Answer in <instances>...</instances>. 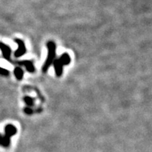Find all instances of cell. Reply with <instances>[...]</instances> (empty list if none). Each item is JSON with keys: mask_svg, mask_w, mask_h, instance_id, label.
<instances>
[{"mask_svg": "<svg viewBox=\"0 0 152 152\" xmlns=\"http://www.w3.org/2000/svg\"><path fill=\"white\" fill-rule=\"evenodd\" d=\"M23 100L25 102V103L27 104V106L28 107H30V106H34V99L30 96H28V95H26L23 97Z\"/></svg>", "mask_w": 152, "mask_h": 152, "instance_id": "cell-9", "label": "cell"}, {"mask_svg": "<svg viewBox=\"0 0 152 152\" xmlns=\"http://www.w3.org/2000/svg\"><path fill=\"white\" fill-rule=\"evenodd\" d=\"M24 113H25L26 114H27V115H32L33 113H34V110H33L32 108L27 106V107L24 108Z\"/></svg>", "mask_w": 152, "mask_h": 152, "instance_id": "cell-11", "label": "cell"}, {"mask_svg": "<svg viewBox=\"0 0 152 152\" xmlns=\"http://www.w3.org/2000/svg\"><path fill=\"white\" fill-rule=\"evenodd\" d=\"M59 60L63 66L68 65L71 63V57H70L69 54L67 53H65L61 55V57H59Z\"/></svg>", "mask_w": 152, "mask_h": 152, "instance_id": "cell-7", "label": "cell"}, {"mask_svg": "<svg viewBox=\"0 0 152 152\" xmlns=\"http://www.w3.org/2000/svg\"><path fill=\"white\" fill-rule=\"evenodd\" d=\"M13 73H14V75H15L17 80L20 81L23 78L24 73H23V70L20 67H16L13 71Z\"/></svg>", "mask_w": 152, "mask_h": 152, "instance_id": "cell-8", "label": "cell"}, {"mask_svg": "<svg viewBox=\"0 0 152 152\" xmlns=\"http://www.w3.org/2000/svg\"><path fill=\"white\" fill-rule=\"evenodd\" d=\"M17 129L16 127L13 124H8L5 127V135L3 136L5 141H6L8 144L10 145V139L11 137L14 136L16 133Z\"/></svg>", "mask_w": 152, "mask_h": 152, "instance_id": "cell-2", "label": "cell"}, {"mask_svg": "<svg viewBox=\"0 0 152 152\" xmlns=\"http://www.w3.org/2000/svg\"><path fill=\"white\" fill-rule=\"evenodd\" d=\"M0 50L2 51V56L5 59L7 60L8 61L12 62V59H11V48L8 45L6 44H3L2 42H0Z\"/></svg>", "mask_w": 152, "mask_h": 152, "instance_id": "cell-4", "label": "cell"}, {"mask_svg": "<svg viewBox=\"0 0 152 152\" xmlns=\"http://www.w3.org/2000/svg\"><path fill=\"white\" fill-rule=\"evenodd\" d=\"M14 41L18 44V49L14 52V57H20L23 55H24L27 52L25 44L23 42V40H20L19 38H15Z\"/></svg>", "mask_w": 152, "mask_h": 152, "instance_id": "cell-3", "label": "cell"}, {"mask_svg": "<svg viewBox=\"0 0 152 152\" xmlns=\"http://www.w3.org/2000/svg\"><path fill=\"white\" fill-rule=\"evenodd\" d=\"M17 64L19 65L24 66L27 69V71L30 73H34L35 72V68H34V64L33 62L30 61H28V60H23V61H17Z\"/></svg>", "mask_w": 152, "mask_h": 152, "instance_id": "cell-5", "label": "cell"}, {"mask_svg": "<svg viewBox=\"0 0 152 152\" xmlns=\"http://www.w3.org/2000/svg\"><path fill=\"white\" fill-rule=\"evenodd\" d=\"M47 47L48 50V54H47L46 61L43 65L42 70L44 73H46L47 72V70L53 63L54 60L56 58V44H55V43L50 40L47 43Z\"/></svg>", "mask_w": 152, "mask_h": 152, "instance_id": "cell-1", "label": "cell"}, {"mask_svg": "<svg viewBox=\"0 0 152 152\" xmlns=\"http://www.w3.org/2000/svg\"><path fill=\"white\" fill-rule=\"evenodd\" d=\"M53 65L54 67L55 73H56V75L57 77H61L62 73H63V67L62 64L61 63L59 58H55L53 61Z\"/></svg>", "mask_w": 152, "mask_h": 152, "instance_id": "cell-6", "label": "cell"}, {"mask_svg": "<svg viewBox=\"0 0 152 152\" xmlns=\"http://www.w3.org/2000/svg\"><path fill=\"white\" fill-rule=\"evenodd\" d=\"M0 75L9 76V72L7 69H5V68L0 67Z\"/></svg>", "mask_w": 152, "mask_h": 152, "instance_id": "cell-10", "label": "cell"}]
</instances>
